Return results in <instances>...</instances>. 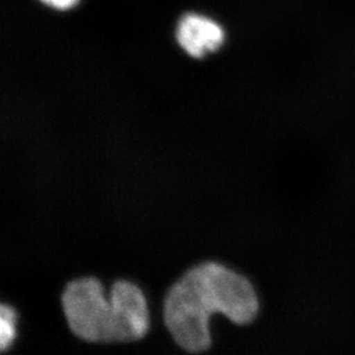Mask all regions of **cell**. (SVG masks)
Segmentation results:
<instances>
[{
  "mask_svg": "<svg viewBox=\"0 0 355 355\" xmlns=\"http://www.w3.org/2000/svg\"><path fill=\"white\" fill-rule=\"evenodd\" d=\"M260 307L258 291L246 276L218 262H204L189 269L168 290L164 321L175 343L197 354L211 347L213 314L245 327L258 318Z\"/></svg>",
  "mask_w": 355,
  "mask_h": 355,
  "instance_id": "1",
  "label": "cell"
},
{
  "mask_svg": "<svg viewBox=\"0 0 355 355\" xmlns=\"http://www.w3.org/2000/svg\"><path fill=\"white\" fill-rule=\"evenodd\" d=\"M68 328L87 343H130L144 338L150 327L148 302L131 282H115L110 299L101 282L82 277L69 282L61 295Z\"/></svg>",
  "mask_w": 355,
  "mask_h": 355,
  "instance_id": "2",
  "label": "cell"
},
{
  "mask_svg": "<svg viewBox=\"0 0 355 355\" xmlns=\"http://www.w3.org/2000/svg\"><path fill=\"white\" fill-rule=\"evenodd\" d=\"M223 40L222 28L207 17L188 14L178 24V43L192 57H204L207 52L218 50Z\"/></svg>",
  "mask_w": 355,
  "mask_h": 355,
  "instance_id": "3",
  "label": "cell"
},
{
  "mask_svg": "<svg viewBox=\"0 0 355 355\" xmlns=\"http://www.w3.org/2000/svg\"><path fill=\"white\" fill-rule=\"evenodd\" d=\"M17 313L10 306H0V349L5 352L17 336Z\"/></svg>",
  "mask_w": 355,
  "mask_h": 355,
  "instance_id": "4",
  "label": "cell"
},
{
  "mask_svg": "<svg viewBox=\"0 0 355 355\" xmlns=\"http://www.w3.org/2000/svg\"><path fill=\"white\" fill-rule=\"evenodd\" d=\"M42 1L49 6L58 8V10H68V8L75 6L78 0H42Z\"/></svg>",
  "mask_w": 355,
  "mask_h": 355,
  "instance_id": "5",
  "label": "cell"
}]
</instances>
